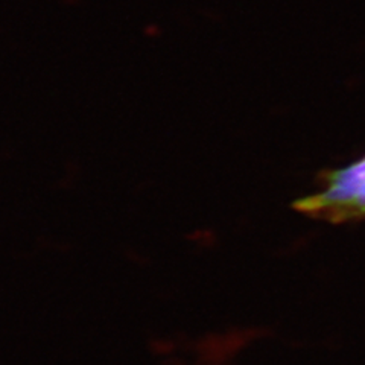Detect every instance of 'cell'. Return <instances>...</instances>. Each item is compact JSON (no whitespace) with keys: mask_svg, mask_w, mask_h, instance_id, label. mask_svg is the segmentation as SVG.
<instances>
[{"mask_svg":"<svg viewBox=\"0 0 365 365\" xmlns=\"http://www.w3.org/2000/svg\"><path fill=\"white\" fill-rule=\"evenodd\" d=\"M311 218L347 222L365 218V155L347 166L326 173L318 190L294 202Z\"/></svg>","mask_w":365,"mask_h":365,"instance_id":"obj_1","label":"cell"}]
</instances>
